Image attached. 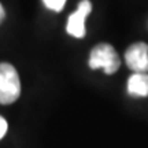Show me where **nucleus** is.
<instances>
[{"label": "nucleus", "mask_w": 148, "mask_h": 148, "mask_svg": "<svg viewBox=\"0 0 148 148\" xmlns=\"http://www.w3.org/2000/svg\"><path fill=\"white\" fill-rule=\"evenodd\" d=\"M127 93L130 96H148V74L134 73L127 79Z\"/></svg>", "instance_id": "39448f33"}, {"label": "nucleus", "mask_w": 148, "mask_h": 148, "mask_svg": "<svg viewBox=\"0 0 148 148\" xmlns=\"http://www.w3.org/2000/svg\"><path fill=\"white\" fill-rule=\"evenodd\" d=\"M121 66V60L116 51L110 44H99L96 45L89 55L90 69H103L107 74L115 73Z\"/></svg>", "instance_id": "f03ea898"}, {"label": "nucleus", "mask_w": 148, "mask_h": 148, "mask_svg": "<svg viewBox=\"0 0 148 148\" xmlns=\"http://www.w3.org/2000/svg\"><path fill=\"white\" fill-rule=\"evenodd\" d=\"M125 60L127 67L134 73H148V45L136 42L126 49Z\"/></svg>", "instance_id": "7ed1b4c3"}, {"label": "nucleus", "mask_w": 148, "mask_h": 148, "mask_svg": "<svg viewBox=\"0 0 148 148\" xmlns=\"http://www.w3.org/2000/svg\"><path fill=\"white\" fill-rule=\"evenodd\" d=\"M92 11V4L89 0H82L78 3L75 12L69 16L66 30L70 36L75 38H82L85 36V19Z\"/></svg>", "instance_id": "20e7f679"}, {"label": "nucleus", "mask_w": 148, "mask_h": 148, "mask_svg": "<svg viewBox=\"0 0 148 148\" xmlns=\"http://www.w3.org/2000/svg\"><path fill=\"white\" fill-rule=\"evenodd\" d=\"M42 3H44V5L47 8L55 11V12H59V11L63 10L66 0H42Z\"/></svg>", "instance_id": "423d86ee"}, {"label": "nucleus", "mask_w": 148, "mask_h": 148, "mask_svg": "<svg viewBox=\"0 0 148 148\" xmlns=\"http://www.w3.org/2000/svg\"><path fill=\"white\" fill-rule=\"evenodd\" d=\"M7 127H8V125H7V121H5L4 118L0 115V138L4 137V134L7 133Z\"/></svg>", "instance_id": "0eeeda50"}, {"label": "nucleus", "mask_w": 148, "mask_h": 148, "mask_svg": "<svg viewBox=\"0 0 148 148\" xmlns=\"http://www.w3.org/2000/svg\"><path fill=\"white\" fill-rule=\"evenodd\" d=\"M21 95V82L14 66L0 63V104H11Z\"/></svg>", "instance_id": "f257e3e1"}, {"label": "nucleus", "mask_w": 148, "mask_h": 148, "mask_svg": "<svg viewBox=\"0 0 148 148\" xmlns=\"http://www.w3.org/2000/svg\"><path fill=\"white\" fill-rule=\"evenodd\" d=\"M5 16V12H4V8H3V5L0 4V23L3 22V19H4Z\"/></svg>", "instance_id": "6e6552de"}]
</instances>
